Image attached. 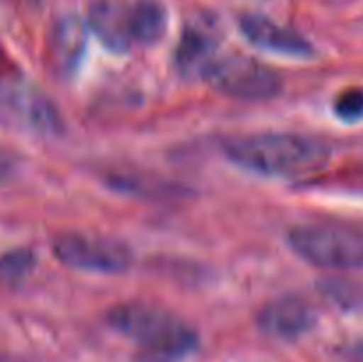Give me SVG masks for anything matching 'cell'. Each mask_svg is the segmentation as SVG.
Returning <instances> with one entry per match:
<instances>
[{
	"instance_id": "cell-9",
	"label": "cell",
	"mask_w": 363,
	"mask_h": 362,
	"mask_svg": "<svg viewBox=\"0 0 363 362\" xmlns=\"http://www.w3.org/2000/svg\"><path fill=\"white\" fill-rule=\"evenodd\" d=\"M89 23L110 50L124 52L133 43L128 28V9L113 0H96L89 11Z\"/></svg>"
},
{
	"instance_id": "cell-11",
	"label": "cell",
	"mask_w": 363,
	"mask_h": 362,
	"mask_svg": "<svg viewBox=\"0 0 363 362\" xmlns=\"http://www.w3.org/2000/svg\"><path fill=\"white\" fill-rule=\"evenodd\" d=\"M128 28L133 43L155 45L165 34V9L155 0H140L128 9Z\"/></svg>"
},
{
	"instance_id": "cell-6",
	"label": "cell",
	"mask_w": 363,
	"mask_h": 362,
	"mask_svg": "<svg viewBox=\"0 0 363 362\" xmlns=\"http://www.w3.org/2000/svg\"><path fill=\"white\" fill-rule=\"evenodd\" d=\"M0 121L39 135L60 130L55 105L38 89L21 82H0Z\"/></svg>"
},
{
	"instance_id": "cell-1",
	"label": "cell",
	"mask_w": 363,
	"mask_h": 362,
	"mask_svg": "<svg viewBox=\"0 0 363 362\" xmlns=\"http://www.w3.org/2000/svg\"><path fill=\"white\" fill-rule=\"evenodd\" d=\"M234 163L252 172L272 177L307 176L328 160V148L314 138L293 133H255L225 146Z\"/></svg>"
},
{
	"instance_id": "cell-5",
	"label": "cell",
	"mask_w": 363,
	"mask_h": 362,
	"mask_svg": "<svg viewBox=\"0 0 363 362\" xmlns=\"http://www.w3.org/2000/svg\"><path fill=\"white\" fill-rule=\"evenodd\" d=\"M52 248L64 265L94 273H121L130 268L133 259L123 241L87 233L60 234Z\"/></svg>"
},
{
	"instance_id": "cell-10",
	"label": "cell",
	"mask_w": 363,
	"mask_h": 362,
	"mask_svg": "<svg viewBox=\"0 0 363 362\" xmlns=\"http://www.w3.org/2000/svg\"><path fill=\"white\" fill-rule=\"evenodd\" d=\"M215 39L197 27H188L176 50V62L184 77H202L215 62Z\"/></svg>"
},
{
	"instance_id": "cell-13",
	"label": "cell",
	"mask_w": 363,
	"mask_h": 362,
	"mask_svg": "<svg viewBox=\"0 0 363 362\" xmlns=\"http://www.w3.org/2000/svg\"><path fill=\"white\" fill-rule=\"evenodd\" d=\"M35 265L34 252L28 248H16L0 258V283L18 284L32 272Z\"/></svg>"
},
{
	"instance_id": "cell-17",
	"label": "cell",
	"mask_w": 363,
	"mask_h": 362,
	"mask_svg": "<svg viewBox=\"0 0 363 362\" xmlns=\"http://www.w3.org/2000/svg\"><path fill=\"white\" fill-rule=\"evenodd\" d=\"M0 362H23L20 358H13V357H0Z\"/></svg>"
},
{
	"instance_id": "cell-12",
	"label": "cell",
	"mask_w": 363,
	"mask_h": 362,
	"mask_svg": "<svg viewBox=\"0 0 363 362\" xmlns=\"http://www.w3.org/2000/svg\"><path fill=\"white\" fill-rule=\"evenodd\" d=\"M85 46L84 27L74 18L64 20L57 25L52 39L53 64L60 71H71L80 62L82 52Z\"/></svg>"
},
{
	"instance_id": "cell-15",
	"label": "cell",
	"mask_w": 363,
	"mask_h": 362,
	"mask_svg": "<svg viewBox=\"0 0 363 362\" xmlns=\"http://www.w3.org/2000/svg\"><path fill=\"white\" fill-rule=\"evenodd\" d=\"M13 170H14L13 158H11L6 151L0 149V181H6L7 177L13 174Z\"/></svg>"
},
{
	"instance_id": "cell-4",
	"label": "cell",
	"mask_w": 363,
	"mask_h": 362,
	"mask_svg": "<svg viewBox=\"0 0 363 362\" xmlns=\"http://www.w3.org/2000/svg\"><path fill=\"white\" fill-rule=\"evenodd\" d=\"M204 80L215 91L245 102L275 98L282 89L279 75L259 60L243 55L216 59L206 71Z\"/></svg>"
},
{
	"instance_id": "cell-14",
	"label": "cell",
	"mask_w": 363,
	"mask_h": 362,
	"mask_svg": "<svg viewBox=\"0 0 363 362\" xmlns=\"http://www.w3.org/2000/svg\"><path fill=\"white\" fill-rule=\"evenodd\" d=\"M335 114L342 121L354 123L363 117V89H347L337 98Z\"/></svg>"
},
{
	"instance_id": "cell-3",
	"label": "cell",
	"mask_w": 363,
	"mask_h": 362,
	"mask_svg": "<svg viewBox=\"0 0 363 362\" xmlns=\"http://www.w3.org/2000/svg\"><path fill=\"white\" fill-rule=\"evenodd\" d=\"M289 243L300 258L319 268H363V231L344 224H305L289 231Z\"/></svg>"
},
{
	"instance_id": "cell-16",
	"label": "cell",
	"mask_w": 363,
	"mask_h": 362,
	"mask_svg": "<svg viewBox=\"0 0 363 362\" xmlns=\"http://www.w3.org/2000/svg\"><path fill=\"white\" fill-rule=\"evenodd\" d=\"M351 357H353L357 362H363V343H358L357 346L351 350Z\"/></svg>"
},
{
	"instance_id": "cell-8",
	"label": "cell",
	"mask_w": 363,
	"mask_h": 362,
	"mask_svg": "<svg viewBox=\"0 0 363 362\" xmlns=\"http://www.w3.org/2000/svg\"><path fill=\"white\" fill-rule=\"evenodd\" d=\"M240 27L252 45L259 46L268 52L280 53V55L308 57L312 53V46L303 35L279 25L272 18L261 14H247L241 18Z\"/></svg>"
},
{
	"instance_id": "cell-2",
	"label": "cell",
	"mask_w": 363,
	"mask_h": 362,
	"mask_svg": "<svg viewBox=\"0 0 363 362\" xmlns=\"http://www.w3.org/2000/svg\"><path fill=\"white\" fill-rule=\"evenodd\" d=\"M108 323L142 346L151 362H176L197 346V334L183 319L152 304L116 305L108 312Z\"/></svg>"
},
{
	"instance_id": "cell-7",
	"label": "cell",
	"mask_w": 363,
	"mask_h": 362,
	"mask_svg": "<svg viewBox=\"0 0 363 362\" xmlns=\"http://www.w3.org/2000/svg\"><path fill=\"white\" fill-rule=\"evenodd\" d=\"M314 323L311 305L298 297H280L262 307L257 325L266 336L294 339L307 332Z\"/></svg>"
}]
</instances>
